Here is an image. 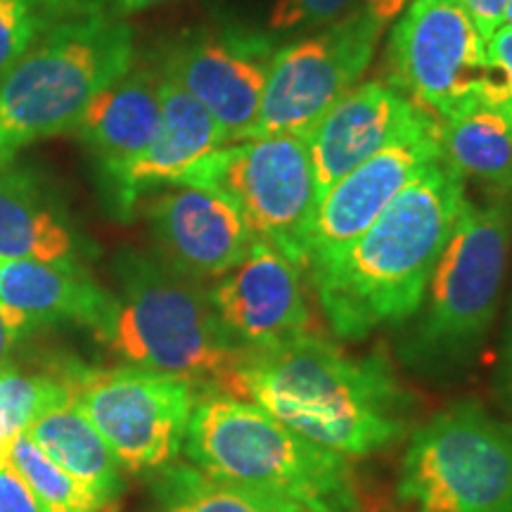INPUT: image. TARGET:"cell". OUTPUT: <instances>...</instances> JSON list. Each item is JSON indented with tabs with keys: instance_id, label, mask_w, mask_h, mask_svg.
Listing matches in <instances>:
<instances>
[{
	"instance_id": "obj_1",
	"label": "cell",
	"mask_w": 512,
	"mask_h": 512,
	"mask_svg": "<svg viewBox=\"0 0 512 512\" xmlns=\"http://www.w3.org/2000/svg\"><path fill=\"white\" fill-rule=\"evenodd\" d=\"M223 394L347 458L394 446L413 418V396L387 358L351 356L316 330L242 354Z\"/></svg>"
},
{
	"instance_id": "obj_2",
	"label": "cell",
	"mask_w": 512,
	"mask_h": 512,
	"mask_svg": "<svg viewBox=\"0 0 512 512\" xmlns=\"http://www.w3.org/2000/svg\"><path fill=\"white\" fill-rule=\"evenodd\" d=\"M465 200V178L441 157L358 238L306 268L335 337L358 342L418 313Z\"/></svg>"
},
{
	"instance_id": "obj_3",
	"label": "cell",
	"mask_w": 512,
	"mask_h": 512,
	"mask_svg": "<svg viewBox=\"0 0 512 512\" xmlns=\"http://www.w3.org/2000/svg\"><path fill=\"white\" fill-rule=\"evenodd\" d=\"M117 290L93 335L126 366L176 375L197 392H226L242 351L230 342L207 287L159 256L119 249Z\"/></svg>"
},
{
	"instance_id": "obj_4",
	"label": "cell",
	"mask_w": 512,
	"mask_h": 512,
	"mask_svg": "<svg viewBox=\"0 0 512 512\" xmlns=\"http://www.w3.org/2000/svg\"><path fill=\"white\" fill-rule=\"evenodd\" d=\"M183 451L211 477L287 498L313 512L361 508L356 472L347 456L313 444L238 396H197Z\"/></svg>"
},
{
	"instance_id": "obj_5",
	"label": "cell",
	"mask_w": 512,
	"mask_h": 512,
	"mask_svg": "<svg viewBox=\"0 0 512 512\" xmlns=\"http://www.w3.org/2000/svg\"><path fill=\"white\" fill-rule=\"evenodd\" d=\"M133 60V29L112 12L43 29L0 79V164L31 143L72 133L95 95Z\"/></svg>"
},
{
	"instance_id": "obj_6",
	"label": "cell",
	"mask_w": 512,
	"mask_h": 512,
	"mask_svg": "<svg viewBox=\"0 0 512 512\" xmlns=\"http://www.w3.org/2000/svg\"><path fill=\"white\" fill-rule=\"evenodd\" d=\"M512 242V195L465 200L434 266L420 318L401 344L408 366L427 375L463 370L494 323Z\"/></svg>"
},
{
	"instance_id": "obj_7",
	"label": "cell",
	"mask_w": 512,
	"mask_h": 512,
	"mask_svg": "<svg viewBox=\"0 0 512 512\" xmlns=\"http://www.w3.org/2000/svg\"><path fill=\"white\" fill-rule=\"evenodd\" d=\"M396 494L415 512H512V425L456 403L413 432Z\"/></svg>"
},
{
	"instance_id": "obj_8",
	"label": "cell",
	"mask_w": 512,
	"mask_h": 512,
	"mask_svg": "<svg viewBox=\"0 0 512 512\" xmlns=\"http://www.w3.org/2000/svg\"><path fill=\"white\" fill-rule=\"evenodd\" d=\"M181 183L226 195L240 209L256 242L278 249L306 273V247L318 192L302 133L223 145L192 166Z\"/></svg>"
},
{
	"instance_id": "obj_9",
	"label": "cell",
	"mask_w": 512,
	"mask_h": 512,
	"mask_svg": "<svg viewBox=\"0 0 512 512\" xmlns=\"http://www.w3.org/2000/svg\"><path fill=\"white\" fill-rule=\"evenodd\" d=\"M79 411L128 472H159L185 446L197 392L176 375L138 366L98 368L57 361Z\"/></svg>"
},
{
	"instance_id": "obj_10",
	"label": "cell",
	"mask_w": 512,
	"mask_h": 512,
	"mask_svg": "<svg viewBox=\"0 0 512 512\" xmlns=\"http://www.w3.org/2000/svg\"><path fill=\"white\" fill-rule=\"evenodd\" d=\"M486 41L456 0H413L384 48V83L439 121L482 100Z\"/></svg>"
},
{
	"instance_id": "obj_11",
	"label": "cell",
	"mask_w": 512,
	"mask_h": 512,
	"mask_svg": "<svg viewBox=\"0 0 512 512\" xmlns=\"http://www.w3.org/2000/svg\"><path fill=\"white\" fill-rule=\"evenodd\" d=\"M382 29L361 5L320 34L275 50L249 138L304 133L316 124L366 74Z\"/></svg>"
},
{
	"instance_id": "obj_12",
	"label": "cell",
	"mask_w": 512,
	"mask_h": 512,
	"mask_svg": "<svg viewBox=\"0 0 512 512\" xmlns=\"http://www.w3.org/2000/svg\"><path fill=\"white\" fill-rule=\"evenodd\" d=\"M275 46L271 36L238 27H200L171 38L157 72L200 100L228 145L247 140L259 119Z\"/></svg>"
},
{
	"instance_id": "obj_13",
	"label": "cell",
	"mask_w": 512,
	"mask_h": 512,
	"mask_svg": "<svg viewBox=\"0 0 512 512\" xmlns=\"http://www.w3.org/2000/svg\"><path fill=\"white\" fill-rule=\"evenodd\" d=\"M439 159L441 121L430 114L392 145L339 178L318 200L306 247V268L358 238L415 176Z\"/></svg>"
},
{
	"instance_id": "obj_14",
	"label": "cell",
	"mask_w": 512,
	"mask_h": 512,
	"mask_svg": "<svg viewBox=\"0 0 512 512\" xmlns=\"http://www.w3.org/2000/svg\"><path fill=\"white\" fill-rule=\"evenodd\" d=\"M207 294L242 354L278 347L313 330L306 273L264 242H254L245 259L221 275Z\"/></svg>"
},
{
	"instance_id": "obj_15",
	"label": "cell",
	"mask_w": 512,
	"mask_h": 512,
	"mask_svg": "<svg viewBox=\"0 0 512 512\" xmlns=\"http://www.w3.org/2000/svg\"><path fill=\"white\" fill-rule=\"evenodd\" d=\"M145 219L159 259L195 283L233 271L256 242L240 209L202 185H162L147 200Z\"/></svg>"
},
{
	"instance_id": "obj_16",
	"label": "cell",
	"mask_w": 512,
	"mask_h": 512,
	"mask_svg": "<svg viewBox=\"0 0 512 512\" xmlns=\"http://www.w3.org/2000/svg\"><path fill=\"white\" fill-rule=\"evenodd\" d=\"M425 117L430 114L384 81H366L351 88L302 133L311 152L318 200L339 178L392 145Z\"/></svg>"
},
{
	"instance_id": "obj_17",
	"label": "cell",
	"mask_w": 512,
	"mask_h": 512,
	"mask_svg": "<svg viewBox=\"0 0 512 512\" xmlns=\"http://www.w3.org/2000/svg\"><path fill=\"white\" fill-rule=\"evenodd\" d=\"M159 81L162 74L157 67H131L119 81L95 95L72 131L91 157L105 207L128 166L155 143L162 128Z\"/></svg>"
},
{
	"instance_id": "obj_18",
	"label": "cell",
	"mask_w": 512,
	"mask_h": 512,
	"mask_svg": "<svg viewBox=\"0 0 512 512\" xmlns=\"http://www.w3.org/2000/svg\"><path fill=\"white\" fill-rule=\"evenodd\" d=\"M159 98H162V128L155 143L128 166L117 192L107 204L110 214L119 221L133 219V211L145 192L181 183L200 159L228 145L216 119L178 83L162 76Z\"/></svg>"
},
{
	"instance_id": "obj_19",
	"label": "cell",
	"mask_w": 512,
	"mask_h": 512,
	"mask_svg": "<svg viewBox=\"0 0 512 512\" xmlns=\"http://www.w3.org/2000/svg\"><path fill=\"white\" fill-rule=\"evenodd\" d=\"M88 247L60 190L34 162L0 164V256L31 261H81Z\"/></svg>"
},
{
	"instance_id": "obj_20",
	"label": "cell",
	"mask_w": 512,
	"mask_h": 512,
	"mask_svg": "<svg viewBox=\"0 0 512 512\" xmlns=\"http://www.w3.org/2000/svg\"><path fill=\"white\" fill-rule=\"evenodd\" d=\"M105 290L81 261H31L0 256V302L17 309L36 330L81 325L95 330L110 309Z\"/></svg>"
},
{
	"instance_id": "obj_21",
	"label": "cell",
	"mask_w": 512,
	"mask_h": 512,
	"mask_svg": "<svg viewBox=\"0 0 512 512\" xmlns=\"http://www.w3.org/2000/svg\"><path fill=\"white\" fill-rule=\"evenodd\" d=\"M27 434L57 467L91 494L100 512L112 510L124 496V467L79 411L72 394L62 396L38 415Z\"/></svg>"
},
{
	"instance_id": "obj_22",
	"label": "cell",
	"mask_w": 512,
	"mask_h": 512,
	"mask_svg": "<svg viewBox=\"0 0 512 512\" xmlns=\"http://www.w3.org/2000/svg\"><path fill=\"white\" fill-rule=\"evenodd\" d=\"M441 157L489 195H512V114L484 100L441 121Z\"/></svg>"
},
{
	"instance_id": "obj_23",
	"label": "cell",
	"mask_w": 512,
	"mask_h": 512,
	"mask_svg": "<svg viewBox=\"0 0 512 512\" xmlns=\"http://www.w3.org/2000/svg\"><path fill=\"white\" fill-rule=\"evenodd\" d=\"M155 496L162 512H313L287 498L223 482L192 463H171L159 470Z\"/></svg>"
},
{
	"instance_id": "obj_24",
	"label": "cell",
	"mask_w": 512,
	"mask_h": 512,
	"mask_svg": "<svg viewBox=\"0 0 512 512\" xmlns=\"http://www.w3.org/2000/svg\"><path fill=\"white\" fill-rule=\"evenodd\" d=\"M67 394V382L57 363L43 370H24L10 363L0 366V453H8L12 441Z\"/></svg>"
},
{
	"instance_id": "obj_25",
	"label": "cell",
	"mask_w": 512,
	"mask_h": 512,
	"mask_svg": "<svg viewBox=\"0 0 512 512\" xmlns=\"http://www.w3.org/2000/svg\"><path fill=\"white\" fill-rule=\"evenodd\" d=\"M10 463L29 486L38 512H100L83 486L57 467L27 432L8 448Z\"/></svg>"
},
{
	"instance_id": "obj_26",
	"label": "cell",
	"mask_w": 512,
	"mask_h": 512,
	"mask_svg": "<svg viewBox=\"0 0 512 512\" xmlns=\"http://www.w3.org/2000/svg\"><path fill=\"white\" fill-rule=\"evenodd\" d=\"M46 29L36 0H0V79Z\"/></svg>"
},
{
	"instance_id": "obj_27",
	"label": "cell",
	"mask_w": 512,
	"mask_h": 512,
	"mask_svg": "<svg viewBox=\"0 0 512 512\" xmlns=\"http://www.w3.org/2000/svg\"><path fill=\"white\" fill-rule=\"evenodd\" d=\"M356 10V0H271L268 27L273 31H297L328 27L347 12Z\"/></svg>"
},
{
	"instance_id": "obj_28",
	"label": "cell",
	"mask_w": 512,
	"mask_h": 512,
	"mask_svg": "<svg viewBox=\"0 0 512 512\" xmlns=\"http://www.w3.org/2000/svg\"><path fill=\"white\" fill-rule=\"evenodd\" d=\"M486 81L482 100L512 114V27L503 24L486 41Z\"/></svg>"
},
{
	"instance_id": "obj_29",
	"label": "cell",
	"mask_w": 512,
	"mask_h": 512,
	"mask_svg": "<svg viewBox=\"0 0 512 512\" xmlns=\"http://www.w3.org/2000/svg\"><path fill=\"white\" fill-rule=\"evenodd\" d=\"M0 512H38L27 482L19 477L8 453H0Z\"/></svg>"
},
{
	"instance_id": "obj_30",
	"label": "cell",
	"mask_w": 512,
	"mask_h": 512,
	"mask_svg": "<svg viewBox=\"0 0 512 512\" xmlns=\"http://www.w3.org/2000/svg\"><path fill=\"white\" fill-rule=\"evenodd\" d=\"M36 5L38 15L43 19V27H50V24L64 22V19L112 12L114 0H36Z\"/></svg>"
},
{
	"instance_id": "obj_31",
	"label": "cell",
	"mask_w": 512,
	"mask_h": 512,
	"mask_svg": "<svg viewBox=\"0 0 512 512\" xmlns=\"http://www.w3.org/2000/svg\"><path fill=\"white\" fill-rule=\"evenodd\" d=\"M34 332L38 330L24 313L0 302V366H5L12 351L17 349V344L34 335Z\"/></svg>"
},
{
	"instance_id": "obj_32",
	"label": "cell",
	"mask_w": 512,
	"mask_h": 512,
	"mask_svg": "<svg viewBox=\"0 0 512 512\" xmlns=\"http://www.w3.org/2000/svg\"><path fill=\"white\" fill-rule=\"evenodd\" d=\"M456 3L472 19V24H475L484 41H489L491 34L498 27H503L508 0H456Z\"/></svg>"
},
{
	"instance_id": "obj_33",
	"label": "cell",
	"mask_w": 512,
	"mask_h": 512,
	"mask_svg": "<svg viewBox=\"0 0 512 512\" xmlns=\"http://www.w3.org/2000/svg\"><path fill=\"white\" fill-rule=\"evenodd\" d=\"M408 3H413V0H366V3H363V8H366L370 15H373L377 22L384 27V24L399 17L401 12L406 10Z\"/></svg>"
},
{
	"instance_id": "obj_34",
	"label": "cell",
	"mask_w": 512,
	"mask_h": 512,
	"mask_svg": "<svg viewBox=\"0 0 512 512\" xmlns=\"http://www.w3.org/2000/svg\"><path fill=\"white\" fill-rule=\"evenodd\" d=\"M164 3H171V0H114L112 12L117 17H126V15H133V12L155 8V5H164Z\"/></svg>"
},
{
	"instance_id": "obj_35",
	"label": "cell",
	"mask_w": 512,
	"mask_h": 512,
	"mask_svg": "<svg viewBox=\"0 0 512 512\" xmlns=\"http://www.w3.org/2000/svg\"><path fill=\"white\" fill-rule=\"evenodd\" d=\"M503 382L508 389V396L512 399V318L508 330V342H505V358H503Z\"/></svg>"
},
{
	"instance_id": "obj_36",
	"label": "cell",
	"mask_w": 512,
	"mask_h": 512,
	"mask_svg": "<svg viewBox=\"0 0 512 512\" xmlns=\"http://www.w3.org/2000/svg\"><path fill=\"white\" fill-rule=\"evenodd\" d=\"M505 19H508L512 27V0H508V8H505Z\"/></svg>"
},
{
	"instance_id": "obj_37",
	"label": "cell",
	"mask_w": 512,
	"mask_h": 512,
	"mask_svg": "<svg viewBox=\"0 0 512 512\" xmlns=\"http://www.w3.org/2000/svg\"><path fill=\"white\" fill-rule=\"evenodd\" d=\"M356 512H361V508H358V510H356Z\"/></svg>"
}]
</instances>
